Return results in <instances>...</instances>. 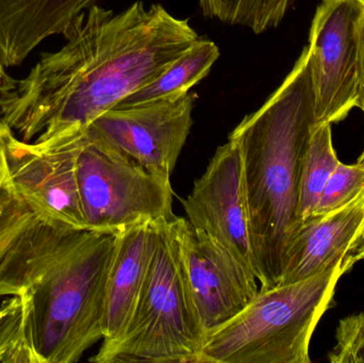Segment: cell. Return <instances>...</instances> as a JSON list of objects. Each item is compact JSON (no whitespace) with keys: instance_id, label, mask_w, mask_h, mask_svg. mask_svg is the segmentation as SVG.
Instances as JSON below:
<instances>
[{"instance_id":"cell-11","label":"cell","mask_w":364,"mask_h":363,"mask_svg":"<svg viewBox=\"0 0 364 363\" xmlns=\"http://www.w3.org/2000/svg\"><path fill=\"white\" fill-rule=\"evenodd\" d=\"M181 202L192 227L215 239L259 281L241 156L235 142L228 139L216 149L205 173Z\"/></svg>"},{"instance_id":"cell-7","label":"cell","mask_w":364,"mask_h":363,"mask_svg":"<svg viewBox=\"0 0 364 363\" xmlns=\"http://www.w3.org/2000/svg\"><path fill=\"white\" fill-rule=\"evenodd\" d=\"M363 19L364 0H322L316 9L307 47L318 125L358 106Z\"/></svg>"},{"instance_id":"cell-18","label":"cell","mask_w":364,"mask_h":363,"mask_svg":"<svg viewBox=\"0 0 364 363\" xmlns=\"http://www.w3.org/2000/svg\"><path fill=\"white\" fill-rule=\"evenodd\" d=\"M9 130L0 119V258L36 215L19 195L10 177L6 153Z\"/></svg>"},{"instance_id":"cell-20","label":"cell","mask_w":364,"mask_h":363,"mask_svg":"<svg viewBox=\"0 0 364 363\" xmlns=\"http://www.w3.org/2000/svg\"><path fill=\"white\" fill-rule=\"evenodd\" d=\"M363 190L364 163L357 162L356 164L348 166L339 162L323 190L314 217L325 215L344 206Z\"/></svg>"},{"instance_id":"cell-15","label":"cell","mask_w":364,"mask_h":363,"mask_svg":"<svg viewBox=\"0 0 364 363\" xmlns=\"http://www.w3.org/2000/svg\"><path fill=\"white\" fill-rule=\"evenodd\" d=\"M218 58V45L209 38H199L157 78L124 98L114 108L184 95L209 74Z\"/></svg>"},{"instance_id":"cell-6","label":"cell","mask_w":364,"mask_h":363,"mask_svg":"<svg viewBox=\"0 0 364 363\" xmlns=\"http://www.w3.org/2000/svg\"><path fill=\"white\" fill-rule=\"evenodd\" d=\"M77 180L89 232L117 236L176 217L170 179L154 174L90 126L83 130Z\"/></svg>"},{"instance_id":"cell-14","label":"cell","mask_w":364,"mask_h":363,"mask_svg":"<svg viewBox=\"0 0 364 363\" xmlns=\"http://www.w3.org/2000/svg\"><path fill=\"white\" fill-rule=\"evenodd\" d=\"M96 0H0V63L19 65L45 38L66 28Z\"/></svg>"},{"instance_id":"cell-2","label":"cell","mask_w":364,"mask_h":363,"mask_svg":"<svg viewBox=\"0 0 364 363\" xmlns=\"http://www.w3.org/2000/svg\"><path fill=\"white\" fill-rule=\"evenodd\" d=\"M117 236L34 215L0 258V296H18L33 363H74L104 338Z\"/></svg>"},{"instance_id":"cell-8","label":"cell","mask_w":364,"mask_h":363,"mask_svg":"<svg viewBox=\"0 0 364 363\" xmlns=\"http://www.w3.org/2000/svg\"><path fill=\"white\" fill-rule=\"evenodd\" d=\"M182 279L205 335L239 315L258 294L257 278L188 220L170 222Z\"/></svg>"},{"instance_id":"cell-23","label":"cell","mask_w":364,"mask_h":363,"mask_svg":"<svg viewBox=\"0 0 364 363\" xmlns=\"http://www.w3.org/2000/svg\"><path fill=\"white\" fill-rule=\"evenodd\" d=\"M6 72H4V67L2 64L0 63V87H1L2 83H4V79L6 78Z\"/></svg>"},{"instance_id":"cell-22","label":"cell","mask_w":364,"mask_h":363,"mask_svg":"<svg viewBox=\"0 0 364 363\" xmlns=\"http://www.w3.org/2000/svg\"><path fill=\"white\" fill-rule=\"evenodd\" d=\"M357 107L364 112V19L360 36V74H359V98ZM358 162L364 163V151L359 157Z\"/></svg>"},{"instance_id":"cell-10","label":"cell","mask_w":364,"mask_h":363,"mask_svg":"<svg viewBox=\"0 0 364 363\" xmlns=\"http://www.w3.org/2000/svg\"><path fill=\"white\" fill-rule=\"evenodd\" d=\"M195 97L186 93L107 111L90 125L157 176L170 179L193 125Z\"/></svg>"},{"instance_id":"cell-19","label":"cell","mask_w":364,"mask_h":363,"mask_svg":"<svg viewBox=\"0 0 364 363\" xmlns=\"http://www.w3.org/2000/svg\"><path fill=\"white\" fill-rule=\"evenodd\" d=\"M0 363H33L23 334V303L18 296L0 307Z\"/></svg>"},{"instance_id":"cell-5","label":"cell","mask_w":364,"mask_h":363,"mask_svg":"<svg viewBox=\"0 0 364 363\" xmlns=\"http://www.w3.org/2000/svg\"><path fill=\"white\" fill-rule=\"evenodd\" d=\"M164 221L146 281L125 332L90 362L199 363L205 332L186 292Z\"/></svg>"},{"instance_id":"cell-1","label":"cell","mask_w":364,"mask_h":363,"mask_svg":"<svg viewBox=\"0 0 364 363\" xmlns=\"http://www.w3.org/2000/svg\"><path fill=\"white\" fill-rule=\"evenodd\" d=\"M21 80L0 87V119L21 141H46L91 125L157 78L200 36L161 4L117 13L93 4Z\"/></svg>"},{"instance_id":"cell-3","label":"cell","mask_w":364,"mask_h":363,"mask_svg":"<svg viewBox=\"0 0 364 363\" xmlns=\"http://www.w3.org/2000/svg\"><path fill=\"white\" fill-rule=\"evenodd\" d=\"M318 125L305 47L271 97L229 134L241 156L260 290L279 285L289 243L303 225L299 213L301 164Z\"/></svg>"},{"instance_id":"cell-13","label":"cell","mask_w":364,"mask_h":363,"mask_svg":"<svg viewBox=\"0 0 364 363\" xmlns=\"http://www.w3.org/2000/svg\"><path fill=\"white\" fill-rule=\"evenodd\" d=\"M164 221L144 223L117 234V246L107 283L102 345L125 332L149 274Z\"/></svg>"},{"instance_id":"cell-12","label":"cell","mask_w":364,"mask_h":363,"mask_svg":"<svg viewBox=\"0 0 364 363\" xmlns=\"http://www.w3.org/2000/svg\"><path fill=\"white\" fill-rule=\"evenodd\" d=\"M364 260V190L348 204L304 222L289 243L279 285L309 278L337 264Z\"/></svg>"},{"instance_id":"cell-17","label":"cell","mask_w":364,"mask_h":363,"mask_svg":"<svg viewBox=\"0 0 364 363\" xmlns=\"http://www.w3.org/2000/svg\"><path fill=\"white\" fill-rule=\"evenodd\" d=\"M295 0H198L203 16L261 34L278 27Z\"/></svg>"},{"instance_id":"cell-9","label":"cell","mask_w":364,"mask_h":363,"mask_svg":"<svg viewBox=\"0 0 364 363\" xmlns=\"http://www.w3.org/2000/svg\"><path fill=\"white\" fill-rule=\"evenodd\" d=\"M85 129L33 143L18 140L10 129L6 139L9 172L19 195L38 217L77 230H87L77 180Z\"/></svg>"},{"instance_id":"cell-4","label":"cell","mask_w":364,"mask_h":363,"mask_svg":"<svg viewBox=\"0 0 364 363\" xmlns=\"http://www.w3.org/2000/svg\"><path fill=\"white\" fill-rule=\"evenodd\" d=\"M350 271L337 264L304 281L259 290L239 315L205 335L199 363L311 362L314 330Z\"/></svg>"},{"instance_id":"cell-16","label":"cell","mask_w":364,"mask_h":363,"mask_svg":"<svg viewBox=\"0 0 364 363\" xmlns=\"http://www.w3.org/2000/svg\"><path fill=\"white\" fill-rule=\"evenodd\" d=\"M333 124L316 126L301 164L299 213L301 223L314 217L323 190L340 160L333 144Z\"/></svg>"},{"instance_id":"cell-21","label":"cell","mask_w":364,"mask_h":363,"mask_svg":"<svg viewBox=\"0 0 364 363\" xmlns=\"http://www.w3.org/2000/svg\"><path fill=\"white\" fill-rule=\"evenodd\" d=\"M337 345L328 354L331 363H364V313L348 315L339 322Z\"/></svg>"}]
</instances>
